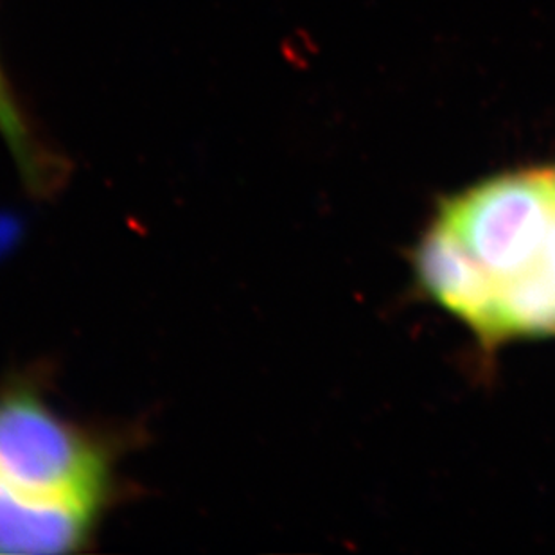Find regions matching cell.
Wrapping results in <instances>:
<instances>
[{"instance_id": "obj_4", "label": "cell", "mask_w": 555, "mask_h": 555, "mask_svg": "<svg viewBox=\"0 0 555 555\" xmlns=\"http://www.w3.org/2000/svg\"><path fill=\"white\" fill-rule=\"evenodd\" d=\"M0 133L10 146L16 166L21 169L26 184L35 191H51L59 184L65 166L62 158L49 150L48 144L38 137L35 126L16 100L11 83L0 65Z\"/></svg>"}, {"instance_id": "obj_1", "label": "cell", "mask_w": 555, "mask_h": 555, "mask_svg": "<svg viewBox=\"0 0 555 555\" xmlns=\"http://www.w3.org/2000/svg\"><path fill=\"white\" fill-rule=\"evenodd\" d=\"M421 284L483 346L555 336V166L444 199L415 254Z\"/></svg>"}, {"instance_id": "obj_2", "label": "cell", "mask_w": 555, "mask_h": 555, "mask_svg": "<svg viewBox=\"0 0 555 555\" xmlns=\"http://www.w3.org/2000/svg\"><path fill=\"white\" fill-rule=\"evenodd\" d=\"M0 483L35 498L105 508L112 451L27 385L0 393Z\"/></svg>"}, {"instance_id": "obj_3", "label": "cell", "mask_w": 555, "mask_h": 555, "mask_svg": "<svg viewBox=\"0 0 555 555\" xmlns=\"http://www.w3.org/2000/svg\"><path fill=\"white\" fill-rule=\"evenodd\" d=\"M105 508L21 493L0 483V554L78 552L92 540Z\"/></svg>"}]
</instances>
